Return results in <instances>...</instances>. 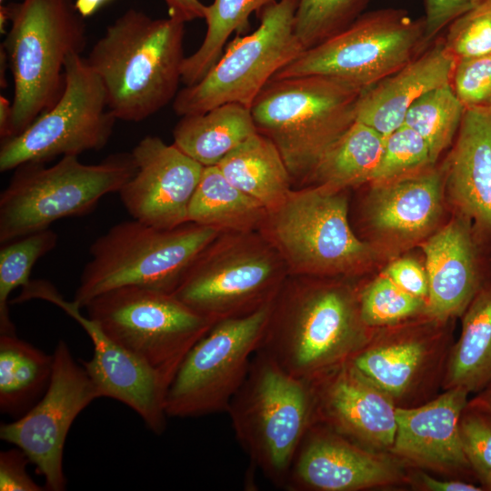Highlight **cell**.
Instances as JSON below:
<instances>
[{
    "instance_id": "cell-1",
    "label": "cell",
    "mask_w": 491,
    "mask_h": 491,
    "mask_svg": "<svg viewBox=\"0 0 491 491\" xmlns=\"http://www.w3.org/2000/svg\"><path fill=\"white\" fill-rule=\"evenodd\" d=\"M272 303L258 351L305 381L352 359L373 329L351 279L289 276Z\"/></svg>"
},
{
    "instance_id": "cell-2",
    "label": "cell",
    "mask_w": 491,
    "mask_h": 491,
    "mask_svg": "<svg viewBox=\"0 0 491 491\" xmlns=\"http://www.w3.org/2000/svg\"><path fill=\"white\" fill-rule=\"evenodd\" d=\"M185 25L129 9L93 45L85 59L117 120L143 121L174 101L185 58Z\"/></svg>"
},
{
    "instance_id": "cell-3",
    "label": "cell",
    "mask_w": 491,
    "mask_h": 491,
    "mask_svg": "<svg viewBox=\"0 0 491 491\" xmlns=\"http://www.w3.org/2000/svg\"><path fill=\"white\" fill-rule=\"evenodd\" d=\"M346 191L326 185L292 190L267 212L260 229L281 255L288 276L353 280L386 263L352 229Z\"/></svg>"
},
{
    "instance_id": "cell-4",
    "label": "cell",
    "mask_w": 491,
    "mask_h": 491,
    "mask_svg": "<svg viewBox=\"0 0 491 491\" xmlns=\"http://www.w3.org/2000/svg\"><path fill=\"white\" fill-rule=\"evenodd\" d=\"M363 88L321 75L273 78L250 106L258 133L280 152L293 183L307 184L324 153L356 120Z\"/></svg>"
},
{
    "instance_id": "cell-5",
    "label": "cell",
    "mask_w": 491,
    "mask_h": 491,
    "mask_svg": "<svg viewBox=\"0 0 491 491\" xmlns=\"http://www.w3.org/2000/svg\"><path fill=\"white\" fill-rule=\"evenodd\" d=\"M222 232L186 222L157 228L137 220L113 225L90 246L74 301L84 308L115 288L137 286L174 294L202 252Z\"/></svg>"
},
{
    "instance_id": "cell-6",
    "label": "cell",
    "mask_w": 491,
    "mask_h": 491,
    "mask_svg": "<svg viewBox=\"0 0 491 491\" xmlns=\"http://www.w3.org/2000/svg\"><path fill=\"white\" fill-rule=\"evenodd\" d=\"M9 9L11 27L1 46L15 87L11 138L57 101L64 89L65 61L81 55L86 33L72 0H22Z\"/></svg>"
},
{
    "instance_id": "cell-7",
    "label": "cell",
    "mask_w": 491,
    "mask_h": 491,
    "mask_svg": "<svg viewBox=\"0 0 491 491\" xmlns=\"http://www.w3.org/2000/svg\"><path fill=\"white\" fill-rule=\"evenodd\" d=\"M226 413L253 465L285 488L296 454L314 423L309 383L287 374L257 350Z\"/></svg>"
},
{
    "instance_id": "cell-8",
    "label": "cell",
    "mask_w": 491,
    "mask_h": 491,
    "mask_svg": "<svg viewBox=\"0 0 491 491\" xmlns=\"http://www.w3.org/2000/svg\"><path fill=\"white\" fill-rule=\"evenodd\" d=\"M15 170L0 195L1 244L90 213L102 197L119 192L135 165L131 153H124L95 165L65 155L54 165L26 163Z\"/></svg>"
},
{
    "instance_id": "cell-9",
    "label": "cell",
    "mask_w": 491,
    "mask_h": 491,
    "mask_svg": "<svg viewBox=\"0 0 491 491\" xmlns=\"http://www.w3.org/2000/svg\"><path fill=\"white\" fill-rule=\"evenodd\" d=\"M287 276L281 255L263 234L226 232L202 252L173 295L217 322L271 303Z\"/></svg>"
},
{
    "instance_id": "cell-10",
    "label": "cell",
    "mask_w": 491,
    "mask_h": 491,
    "mask_svg": "<svg viewBox=\"0 0 491 491\" xmlns=\"http://www.w3.org/2000/svg\"><path fill=\"white\" fill-rule=\"evenodd\" d=\"M84 308L110 338L152 369L167 390L189 351L216 323L173 294L137 286L106 291Z\"/></svg>"
},
{
    "instance_id": "cell-11",
    "label": "cell",
    "mask_w": 491,
    "mask_h": 491,
    "mask_svg": "<svg viewBox=\"0 0 491 491\" xmlns=\"http://www.w3.org/2000/svg\"><path fill=\"white\" fill-rule=\"evenodd\" d=\"M429 45L424 16L413 18L401 8L376 9L304 50L273 78L321 75L365 89L404 67Z\"/></svg>"
},
{
    "instance_id": "cell-12",
    "label": "cell",
    "mask_w": 491,
    "mask_h": 491,
    "mask_svg": "<svg viewBox=\"0 0 491 491\" xmlns=\"http://www.w3.org/2000/svg\"><path fill=\"white\" fill-rule=\"evenodd\" d=\"M299 0H279L258 14L251 34L236 36L197 83L178 91L173 108L180 116L235 103L250 107L256 96L304 48L295 33Z\"/></svg>"
},
{
    "instance_id": "cell-13",
    "label": "cell",
    "mask_w": 491,
    "mask_h": 491,
    "mask_svg": "<svg viewBox=\"0 0 491 491\" xmlns=\"http://www.w3.org/2000/svg\"><path fill=\"white\" fill-rule=\"evenodd\" d=\"M117 119L109 111L99 76L80 54L67 57L57 101L19 135L1 142L0 171L26 163L101 150Z\"/></svg>"
},
{
    "instance_id": "cell-14",
    "label": "cell",
    "mask_w": 491,
    "mask_h": 491,
    "mask_svg": "<svg viewBox=\"0 0 491 491\" xmlns=\"http://www.w3.org/2000/svg\"><path fill=\"white\" fill-rule=\"evenodd\" d=\"M272 303L249 315L217 321L193 346L166 392L168 417L227 411L260 346Z\"/></svg>"
},
{
    "instance_id": "cell-15",
    "label": "cell",
    "mask_w": 491,
    "mask_h": 491,
    "mask_svg": "<svg viewBox=\"0 0 491 491\" xmlns=\"http://www.w3.org/2000/svg\"><path fill=\"white\" fill-rule=\"evenodd\" d=\"M454 322L426 314L375 328L350 362L396 407L420 406L442 389Z\"/></svg>"
},
{
    "instance_id": "cell-16",
    "label": "cell",
    "mask_w": 491,
    "mask_h": 491,
    "mask_svg": "<svg viewBox=\"0 0 491 491\" xmlns=\"http://www.w3.org/2000/svg\"><path fill=\"white\" fill-rule=\"evenodd\" d=\"M54 366L43 396L23 416L0 426V438L25 452L45 479V488L64 491V448L69 430L99 394L68 345L60 340L53 353Z\"/></svg>"
},
{
    "instance_id": "cell-17",
    "label": "cell",
    "mask_w": 491,
    "mask_h": 491,
    "mask_svg": "<svg viewBox=\"0 0 491 491\" xmlns=\"http://www.w3.org/2000/svg\"><path fill=\"white\" fill-rule=\"evenodd\" d=\"M367 185L361 214L363 239L386 262L419 246L450 217L438 162L422 171Z\"/></svg>"
},
{
    "instance_id": "cell-18",
    "label": "cell",
    "mask_w": 491,
    "mask_h": 491,
    "mask_svg": "<svg viewBox=\"0 0 491 491\" xmlns=\"http://www.w3.org/2000/svg\"><path fill=\"white\" fill-rule=\"evenodd\" d=\"M33 299L45 300L60 307L87 333L94 354L82 365L99 396L125 404L141 417L148 429L161 435L168 417L165 409L167 389L158 376L110 338L96 322L85 316L74 300L65 299L50 282L30 280L12 302L18 304Z\"/></svg>"
},
{
    "instance_id": "cell-19",
    "label": "cell",
    "mask_w": 491,
    "mask_h": 491,
    "mask_svg": "<svg viewBox=\"0 0 491 491\" xmlns=\"http://www.w3.org/2000/svg\"><path fill=\"white\" fill-rule=\"evenodd\" d=\"M408 467L389 452L366 448L314 422L285 486L290 491H360L407 484Z\"/></svg>"
},
{
    "instance_id": "cell-20",
    "label": "cell",
    "mask_w": 491,
    "mask_h": 491,
    "mask_svg": "<svg viewBox=\"0 0 491 491\" xmlns=\"http://www.w3.org/2000/svg\"><path fill=\"white\" fill-rule=\"evenodd\" d=\"M131 155L135 172L118 193L133 219L164 229L186 223L205 166L155 135L145 136Z\"/></svg>"
},
{
    "instance_id": "cell-21",
    "label": "cell",
    "mask_w": 491,
    "mask_h": 491,
    "mask_svg": "<svg viewBox=\"0 0 491 491\" xmlns=\"http://www.w3.org/2000/svg\"><path fill=\"white\" fill-rule=\"evenodd\" d=\"M307 382L314 422L366 448L389 452L396 433V406L350 361Z\"/></svg>"
},
{
    "instance_id": "cell-22",
    "label": "cell",
    "mask_w": 491,
    "mask_h": 491,
    "mask_svg": "<svg viewBox=\"0 0 491 491\" xmlns=\"http://www.w3.org/2000/svg\"><path fill=\"white\" fill-rule=\"evenodd\" d=\"M443 391L420 406L396 407L389 453L407 467L467 480L475 476L462 446L459 421L470 394L459 387Z\"/></svg>"
},
{
    "instance_id": "cell-23",
    "label": "cell",
    "mask_w": 491,
    "mask_h": 491,
    "mask_svg": "<svg viewBox=\"0 0 491 491\" xmlns=\"http://www.w3.org/2000/svg\"><path fill=\"white\" fill-rule=\"evenodd\" d=\"M418 247L428 276L426 314L443 320L460 318L491 282V255L476 242L471 222L456 215Z\"/></svg>"
},
{
    "instance_id": "cell-24",
    "label": "cell",
    "mask_w": 491,
    "mask_h": 491,
    "mask_svg": "<svg viewBox=\"0 0 491 491\" xmlns=\"http://www.w3.org/2000/svg\"><path fill=\"white\" fill-rule=\"evenodd\" d=\"M450 215L471 222L491 255V108H466L451 149L441 163Z\"/></svg>"
},
{
    "instance_id": "cell-25",
    "label": "cell",
    "mask_w": 491,
    "mask_h": 491,
    "mask_svg": "<svg viewBox=\"0 0 491 491\" xmlns=\"http://www.w3.org/2000/svg\"><path fill=\"white\" fill-rule=\"evenodd\" d=\"M456 58L438 36L404 67L362 90L356 118L384 137L403 125L406 111L424 94L451 84Z\"/></svg>"
},
{
    "instance_id": "cell-26",
    "label": "cell",
    "mask_w": 491,
    "mask_h": 491,
    "mask_svg": "<svg viewBox=\"0 0 491 491\" xmlns=\"http://www.w3.org/2000/svg\"><path fill=\"white\" fill-rule=\"evenodd\" d=\"M256 133L250 107L229 103L181 116L173 144L202 165L212 166Z\"/></svg>"
},
{
    "instance_id": "cell-27",
    "label": "cell",
    "mask_w": 491,
    "mask_h": 491,
    "mask_svg": "<svg viewBox=\"0 0 491 491\" xmlns=\"http://www.w3.org/2000/svg\"><path fill=\"white\" fill-rule=\"evenodd\" d=\"M225 178L266 210L280 205L293 180L274 143L260 133L248 137L217 165Z\"/></svg>"
},
{
    "instance_id": "cell-28",
    "label": "cell",
    "mask_w": 491,
    "mask_h": 491,
    "mask_svg": "<svg viewBox=\"0 0 491 491\" xmlns=\"http://www.w3.org/2000/svg\"><path fill=\"white\" fill-rule=\"evenodd\" d=\"M461 332L446 364L442 390L477 394L491 383V282L461 316Z\"/></svg>"
},
{
    "instance_id": "cell-29",
    "label": "cell",
    "mask_w": 491,
    "mask_h": 491,
    "mask_svg": "<svg viewBox=\"0 0 491 491\" xmlns=\"http://www.w3.org/2000/svg\"><path fill=\"white\" fill-rule=\"evenodd\" d=\"M54 356L15 334H0V411L14 418L26 413L45 394Z\"/></svg>"
},
{
    "instance_id": "cell-30",
    "label": "cell",
    "mask_w": 491,
    "mask_h": 491,
    "mask_svg": "<svg viewBox=\"0 0 491 491\" xmlns=\"http://www.w3.org/2000/svg\"><path fill=\"white\" fill-rule=\"evenodd\" d=\"M267 210L232 185L217 165L205 166L187 209V222L221 232L261 228Z\"/></svg>"
},
{
    "instance_id": "cell-31",
    "label": "cell",
    "mask_w": 491,
    "mask_h": 491,
    "mask_svg": "<svg viewBox=\"0 0 491 491\" xmlns=\"http://www.w3.org/2000/svg\"><path fill=\"white\" fill-rule=\"evenodd\" d=\"M385 137L357 120L324 153L307 184L348 190L367 185L380 161Z\"/></svg>"
},
{
    "instance_id": "cell-32",
    "label": "cell",
    "mask_w": 491,
    "mask_h": 491,
    "mask_svg": "<svg viewBox=\"0 0 491 491\" xmlns=\"http://www.w3.org/2000/svg\"><path fill=\"white\" fill-rule=\"evenodd\" d=\"M279 0H213L206 5V31L202 44L185 56L182 67V82L192 85L201 80L223 54L230 35L249 28V17Z\"/></svg>"
},
{
    "instance_id": "cell-33",
    "label": "cell",
    "mask_w": 491,
    "mask_h": 491,
    "mask_svg": "<svg viewBox=\"0 0 491 491\" xmlns=\"http://www.w3.org/2000/svg\"><path fill=\"white\" fill-rule=\"evenodd\" d=\"M464 112L465 107L450 84L416 99L406 111L403 125L425 140L433 162L437 163L442 154L452 145Z\"/></svg>"
},
{
    "instance_id": "cell-34",
    "label": "cell",
    "mask_w": 491,
    "mask_h": 491,
    "mask_svg": "<svg viewBox=\"0 0 491 491\" xmlns=\"http://www.w3.org/2000/svg\"><path fill=\"white\" fill-rule=\"evenodd\" d=\"M57 234L50 228L2 244L0 250V334H15L10 318L8 298L17 287L26 286L36 261L53 250Z\"/></svg>"
},
{
    "instance_id": "cell-35",
    "label": "cell",
    "mask_w": 491,
    "mask_h": 491,
    "mask_svg": "<svg viewBox=\"0 0 491 491\" xmlns=\"http://www.w3.org/2000/svg\"><path fill=\"white\" fill-rule=\"evenodd\" d=\"M358 300L362 319L372 329L395 325L427 312L426 299L402 289L381 269L358 285Z\"/></svg>"
},
{
    "instance_id": "cell-36",
    "label": "cell",
    "mask_w": 491,
    "mask_h": 491,
    "mask_svg": "<svg viewBox=\"0 0 491 491\" xmlns=\"http://www.w3.org/2000/svg\"><path fill=\"white\" fill-rule=\"evenodd\" d=\"M370 0H299L295 33L304 50L341 32L357 19Z\"/></svg>"
},
{
    "instance_id": "cell-37",
    "label": "cell",
    "mask_w": 491,
    "mask_h": 491,
    "mask_svg": "<svg viewBox=\"0 0 491 491\" xmlns=\"http://www.w3.org/2000/svg\"><path fill=\"white\" fill-rule=\"evenodd\" d=\"M436 164L425 140L403 125L385 137L382 155L370 183L403 177Z\"/></svg>"
},
{
    "instance_id": "cell-38",
    "label": "cell",
    "mask_w": 491,
    "mask_h": 491,
    "mask_svg": "<svg viewBox=\"0 0 491 491\" xmlns=\"http://www.w3.org/2000/svg\"><path fill=\"white\" fill-rule=\"evenodd\" d=\"M443 39L456 60L491 54V0H476L448 25Z\"/></svg>"
},
{
    "instance_id": "cell-39",
    "label": "cell",
    "mask_w": 491,
    "mask_h": 491,
    "mask_svg": "<svg viewBox=\"0 0 491 491\" xmlns=\"http://www.w3.org/2000/svg\"><path fill=\"white\" fill-rule=\"evenodd\" d=\"M462 446L474 476L491 491V413L474 398L468 400L460 421Z\"/></svg>"
},
{
    "instance_id": "cell-40",
    "label": "cell",
    "mask_w": 491,
    "mask_h": 491,
    "mask_svg": "<svg viewBox=\"0 0 491 491\" xmlns=\"http://www.w3.org/2000/svg\"><path fill=\"white\" fill-rule=\"evenodd\" d=\"M452 89L466 108H491V54L456 60Z\"/></svg>"
},
{
    "instance_id": "cell-41",
    "label": "cell",
    "mask_w": 491,
    "mask_h": 491,
    "mask_svg": "<svg viewBox=\"0 0 491 491\" xmlns=\"http://www.w3.org/2000/svg\"><path fill=\"white\" fill-rule=\"evenodd\" d=\"M381 270L405 291L427 300L429 286L424 261L406 253L386 262Z\"/></svg>"
},
{
    "instance_id": "cell-42",
    "label": "cell",
    "mask_w": 491,
    "mask_h": 491,
    "mask_svg": "<svg viewBox=\"0 0 491 491\" xmlns=\"http://www.w3.org/2000/svg\"><path fill=\"white\" fill-rule=\"evenodd\" d=\"M29 458L16 447L0 452L1 491H42L26 471Z\"/></svg>"
},
{
    "instance_id": "cell-43",
    "label": "cell",
    "mask_w": 491,
    "mask_h": 491,
    "mask_svg": "<svg viewBox=\"0 0 491 491\" xmlns=\"http://www.w3.org/2000/svg\"><path fill=\"white\" fill-rule=\"evenodd\" d=\"M476 0H425L426 40L431 45Z\"/></svg>"
},
{
    "instance_id": "cell-44",
    "label": "cell",
    "mask_w": 491,
    "mask_h": 491,
    "mask_svg": "<svg viewBox=\"0 0 491 491\" xmlns=\"http://www.w3.org/2000/svg\"><path fill=\"white\" fill-rule=\"evenodd\" d=\"M407 484L426 491H482V486L464 479L436 478L424 470L408 467Z\"/></svg>"
},
{
    "instance_id": "cell-45",
    "label": "cell",
    "mask_w": 491,
    "mask_h": 491,
    "mask_svg": "<svg viewBox=\"0 0 491 491\" xmlns=\"http://www.w3.org/2000/svg\"><path fill=\"white\" fill-rule=\"evenodd\" d=\"M168 16L184 23L204 19L205 7L200 0H164Z\"/></svg>"
},
{
    "instance_id": "cell-46",
    "label": "cell",
    "mask_w": 491,
    "mask_h": 491,
    "mask_svg": "<svg viewBox=\"0 0 491 491\" xmlns=\"http://www.w3.org/2000/svg\"><path fill=\"white\" fill-rule=\"evenodd\" d=\"M12 102L5 96H0V137L1 142L11 136Z\"/></svg>"
},
{
    "instance_id": "cell-47",
    "label": "cell",
    "mask_w": 491,
    "mask_h": 491,
    "mask_svg": "<svg viewBox=\"0 0 491 491\" xmlns=\"http://www.w3.org/2000/svg\"><path fill=\"white\" fill-rule=\"evenodd\" d=\"M109 1L111 0H75V6L81 16L86 18Z\"/></svg>"
},
{
    "instance_id": "cell-48",
    "label": "cell",
    "mask_w": 491,
    "mask_h": 491,
    "mask_svg": "<svg viewBox=\"0 0 491 491\" xmlns=\"http://www.w3.org/2000/svg\"><path fill=\"white\" fill-rule=\"evenodd\" d=\"M474 399L479 402L491 413V383L483 390L476 394Z\"/></svg>"
},
{
    "instance_id": "cell-49",
    "label": "cell",
    "mask_w": 491,
    "mask_h": 491,
    "mask_svg": "<svg viewBox=\"0 0 491 491\" xmlns=\"http://www.w3.org/2000/svg\"><path fill=\"white\" fill-rule=\"evenodd\" d=\"M8 20H10V9L9 6L3 5L0 6V31L1 34H5V26Z\"/></svg>"
},
{
    "instance_id": "cell-50",
    "label": "cell",
    "mask_w": 491,
    "mask_h": 491,
    "mask_svg": "<svg viewBox=\"0 0 491 491\" xmlns=\"http://www.w3.org/2000/svg\"><path fill=\"white\" fill-rule=\"evenodd\" d=\"M3 1H5V0H0L1 3H3Z\"/></svg>"
}]
</instances>
